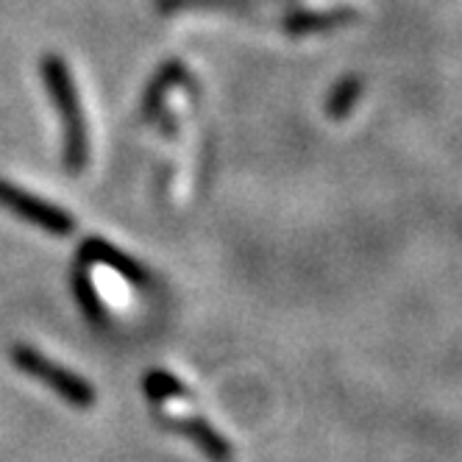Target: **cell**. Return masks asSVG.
Segmentation results:
<instances>
[{"label": "cell", "instance_id": "cell-5", "mask_svg": "<svg viewBox=\"0 0 462 462\" xmlns=\"http://www.w3.org/2000/svg\"><path fill=\"white\" fill-rule=\"evenodd\" d=\"M79 259L84 265H104L109 271H115L117 276H123L131 287H140L145 290L151 284V273L145 271V265L134 256H128L123 251H117L112 243H106L104 237H87L81 245H79Z\"/></svg>", "mask_w": 462, "mask_h": 462}, {"label": "cell", "instance_id": "cell-10", "mask_svg": "<svg viewBox=\"0 0 462 462\" xmlns=\"http://www.w3.org/2000/svg\"><path fill=\"white\" fill-rule=\"evenodd\" d=\"M265 4H295V0H159L162 12H179V9H228V12H245Z\"/></svg>", "mask_w": 462, "mask_h": 462}, {"label": "cell", "instance_id": "cell-3", "mask_svg": "<svg viewBox=\"0 0 462 462\" xmlns=\"http://www.w3.org/2000/svg\"><path fill=\"white\" fill-rule=\"evenodd\" d=\"M0 207L14 212L25 223L48 231V235H56V237H68L76 231V217L68 209L48 204L45 198L28 192L12 181H4V179H0Z\"/></svg>", "mask_w": 462, "mask_h": 462}, {"label": "cell", "instance_id": "cell-8", "mask_svg": "<svg viewBox=\"0 0 462 462\" xmlns=\"http://www.w3.org/2000/svg\"><path fill=\"white\" fill-rule=\"evenodd\" d=\"M70 287H73V295H76V301H79V310L87 315V320L92 323H106L109 312H106V301L101 299V292H97L87 265L81 262V265L73 268L70 273Z\"/></svg>", "mask_w": 462, "mask_h": 462}, {"label": "cell", "instance_id": "cell-4", "mask_svg": "<svg viewBox=\"0 0 462 462\" xmlns=\"http://www.w3.org/2000/svg\"><path fill=\"white\" fill-rule=\"evenodd\" d=\"M153 418L159 420V426L187 438L198 451H201L204 457H209L212 462H231V459H235V448H231V443L217 432L209 420L198 418V415H173V412H164L159 407L153 410Z\"/></svg>", "mask_w": 462, "mask_h": 462}, {"label": "cell", "instance_id": "cell-1", "mask_svg": "<svg viewBox=\"0 0 462 462\" xmlns=\"http://www.w3.org/2000/svg\"><path fill=\"white\" fill-rule=\"evenodd\" d=\"M42 79L64 125V168H68V173H81L89 162V134H87V120L81 112V97L73 84V76L64 59L45 56Z\"/></svg>", "mask_w": 462, "mask_h": 462}, {"label": "cell", "instance_id": "cell-11", "mask_svg": "<svg viewBox=\"0 0 462 462\" xmlns=\"http://www.w3.org/2000/svg\"><path fill=\"white\" fill-rule=\"evenodd\" d=\"M362 95V79L359 76H346L337 81V87L332 89L326 101V115L332 120H346L354 109V104L359 101Z\"/></svg>", "mask_w": 462, "mask_h": 462}, {"label": "cell", "instance_id": "cell-6", "mask_svg": "<svg viewBox=\"0 0 462 462\" xmlns=\"http://www.w3.org/2000/svg\"><path fill=\"white\" fill-rule=\"evenodd\" d=\"M359 20V12L351 6H337V9H326V12H290L282 20L284 34L290 37H310V34H323V31H335L343 25H351Z\"/></svg>", "mask_w": 462, "mask_h": 462}, {"label": "cell", "instance_id": "cell-7", "mask_svg": "<svg viewBox=\"0 0 462 462\" xmlns=\"http://www.w3.org/2000/svg\"><path fill=\"white\" fill-rule=\"evenodd\" d=\"M187 81V70L181 61H164L162 70L153 76L151 87L145 89V97H143V115L145 117H156L162 112V104L164 97H168V92L179 84Z\"/></svg>", "mask_w": 462, "mask_h": 462}, {"label": "cell", "instance_id": "cell-9", "mask_svg": "<svg viewBox=\"0 0 462 462\" xmlns=\"http://www.w3.org/2000/svg\"><path fill=\"white\" fill-rule=\"evenodd\" d=\"M143 390L148 393V399L153 404H168V402H189L192 393L179 382V376H173L171 371L153 368L145 374L143 379Z\"/></svg>", "mask_w": 462, "mask_h": 462}, {"label": "cell", "instance_id": "cell-2", "mask_svg": "<svg viewBox=\"0 0 462 462\" xmlns=\"http://www.w3.org/2000/svg\"><path fill=\"white\" fill-rule=\"evenodd\" d=\"M12 362L23 374H28L31 379H37L48 390H53L59 399H64L70 407H76V410L95 407V387L87 379H81L79 374H73L70 368H64V365H59V362L48 359L42 351L20 343L12 348Z\"/></svg>", "mask_w": 462, "mask_h": 462}]
</instances>
